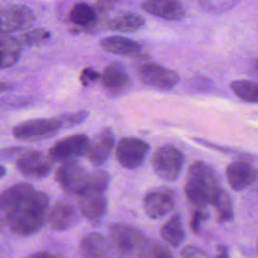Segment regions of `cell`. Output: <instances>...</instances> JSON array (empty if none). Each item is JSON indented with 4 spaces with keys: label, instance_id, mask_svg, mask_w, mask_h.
<instances>
[{
    "label": "cell",
    "instance_id": "1",
    "mask_svg": "<svg viewBox=\"0 0 258 258\" xmlns=\"http://www.w3.org/2000/svg\"><path fill=\"white\" fill-rule=\"evenodd\" d=\"M49 199L27 182H18L0 192V220L20 237L37 233L46 220Z\"/></svg>",
    "mask_w": 258,
    "mask_h": 258
},
{
    "label": "cell",
    "instance_id": "2",
    "mask_svg": "<svg viewBox=\"0 0 258 258\" xmlns=\"http://www.w3.org/2000/svg\"><path fill=\"white\" fill-rule=\"evenodd\" d=\"M221 189L219 175L210 164L198 160L189 166L183 191L192 206L203 209L212 205Z\"/></svg>",
    "mask_w": 258,
    "mask_h": 258
},
{
    "label": "cell",
    "instance_id": "3",
    "mask_svg": "<svg viewBox=\"0 0 258 258\" xmlns=\"http://www.w3.org/2000/svg\"><path fill=\"white\" fill-rule=\"evenodd\" d=\"M147 240L144 233L132 225L115 223L109 228V243L118 258H139Z\"/></svg>",
    "mask_w": 258,
    "mask_h": 258
},
{
    "label": "cell",
    "instance_id": "4",
    "mask_svg": "<svg viewBox=\"0 0 258 258\" xmlns=\"http://www.w3.org/2000/svg\"><path fill=\"white\" fill-rule=\"evenodd\" d=\"M55 181L69 196H79L90 185L91 171H87L76 160L62 162L54 174Z\"/></svg>",
    "mask_w": 258,
    "mask_h": 258
},
{
    "label": "cell",
    "instance_id": "5",
    "mask_svg": "<svg viewBox=\"0 0 258 258\" xmlns=\"http://www.w3.org/2000/svg\"><path fill=\"white\" fill-rule=\"evenodd\" d=\"M151 163L158 177L165 181H173L182 170L184 155L175 146L166 144L155 150Z\"/></svg>",
    "mask_w": 258,
    "mask_h": 258
},
{
    "label": "cell",
    "instance_id": "6",
    "mask_svg": "<svg viewBox=\"0 0 258 258\" xmlns=\"http://www.w3.org/2000/svg\"><path fill=\"white\" fill-rule=\"evenodd\" d=\"M91 146V139L85 134H75L55 142L48 150V157L52 162H66L87 155Z\"/></svg>",
    "mask_w": 258,
    "mask_h": 258
},
{
    "label": "cell",
    "instance_id": "7",
    "mask_svg": "<svg viewBox=\"0 0 258 258\" xmlns=\"http://www.w3.org/2000/svg\"><path fill=\"white\" fill-rule=\"evenodd\" d=\"M62 127L58 118H38L23 121L13 128V135L19 140H38L53 136Z\"/></svg>",
    "mask_w": 258,
    "mask_h": 258
},
{
    "label": "cell",
    "instance_id": "8",
    "mask_svg": "<svg viewBox=\"0 0 258 258\" xmlns=\"http://www.w3.org/2000/svg\"><path fill=\"white\" fill-rule=\"evenodd\" d=\"M148 151L149 145L145 141L134 137H124L117 143L115 153L118 162L123 167L135 169L142 165Z\"/></svg>",
    "mask_w": 258,
    "mask_h": 258
},
{
    "label": "cell",
    "instance_id": "9",
    "mask_svg": "<svg viewBox=\"0 0 258 258\" xmlns=\"http://www.w3.org/2000/svg\"><path fill=\"white\" fill-rule=\"evenodd\" d=\"M137 72L144 84L158 90H170L179 81L176 72L155 62H144L138 67Z\"/></svg>",
    "mask_w": 258,
    "mask_h": 258
},
{
    "label": "cell",
    "instance_id": "10",
    "mask_svg": "<svg viewBox=\"0 0 258 258\" xmlns=\"http://www.w3.org/2000/svg\"><path fill=\"white\" fill-rule=\"evenodd\" d=\"M16 166L27 177L43 178L50 173L53 162L40 151L23 150L16 157Z\"/></svg>",
    "mask_w": 258,
    "mask_h": 258
},
{
    "label": "cell",
    "instance_id": "11",
    "mask_svg": "<svg viewBox=\"0 0 258 258\" xmlns=\"http://www.w3.org/2000/svg\"><path fill=\"white\" fill-rule=\"evenodd\" d=\"M77 208L81 216L92 223H99L107 213L108 202L105 191L87 189L77 196Z\"/></svg>",
    "mask_w": 258,
    "mask_h": 258
},
{
    "label": "cell",
    "instance_id": "12",
    "mask_svg": "<svg viewBox=\"0 0 258 258\" xmlns=\"http://www.w3.org/2000/svg\"><path fill=\"white\" fill-rule=\"evenodd\" d=\"M33 22V12L24 5H10L0 9V32L9 34L28 29Z\"/></svg>",
    "mask_w": 258,
    "mask_h": 258
},
{
    "label": "cell",
    "instance_id": "13",
    "mask_svg": "<svg viewBox=\"0 0 258 258\" xmlns=\"http://www.w3.org/2000/svg\"><path fill=\"white\" fill-rule=\"evenodd\" d=\"M175 205V191L161 187L147 192L143 199V207L146 215L153 220L166 216Z\"/></svg>",
    "mask_w": 258,
    "mask_h": 258
},
{
    "label": "cell",
    "instance_id": "14",
    "mask_svg": "<svg viewBox=\"0 0 258 258\" xmlns=\"http://www.w3.org/2000/svg\"><path fill=\"white\" fill-rule=\"evenodd\" d=\"M226 176L230 187L240 191L256 181L257 170L248 160H237L227 166Z\"/></svg>",
    "mask_w": 258,
    "mask_h": 258
},
{
    "label": "cell",
    "instance_id": "15",
    "mask_svg": "<svg viewBox=\"0 0 258 258\" xmlns=\"http://www.w3.org/2000/svg\"><path fill=\"white\" fill-rule=\"evenodd\" d=\"M46 220L51 229L55 231H66L78 225L80 219L75 207L63 201L53 204L47 212Z\"/></svg>",
    "mask_w": 258,
    "mask_h": 258
},
{
    "label": "cell",
    "instance_id": "16",
    "mask_svg": "<svg viewBox=\"0 0 258 258\" xmlns=\"http://www.w3.org/2000/svg\"><path fill=\"white\" fill-rule=\"evenodd\" d=\"M141 7L147 13L169 21H179L185 16L180 0H146Z\"/></svg>",
    "mask_w": 258,
    "mask_h": 258
},
{
    "label": "cell",
    "instance_id": "17",
    "mask_svg": "<svg viewBox=\"0 0 258 258\" xmlns=\"http://www.w3.org/2000/svg\"><path fill=\"white\" fill-rule=\"evenodd\" d=\"M103 88L112 96L123 93L130 85L129 75L123 64L113 62L107 66L100 76Z\"/></svg>",
    "mask_w": 258,
    "mask_h": 258
},
{
    "label": "cell",
    "instance_id": "18",
    "mask_svg": "<svg viewBox=\"0 0 258 258\" xmlns=\"http://www.w3.org/2000/svg\"><path fill=\"white\" fill-rule=\"evenodd\" d=\"M114 143L113 131L110 128H105L97 134L93 141L91 140V146L86 156L93 165L100 166L110 157Z\"/></svg>",
    "mask_w": 258,
    "mask_h": 258
},
{
    "label": "cell",
    "instance_id": "19",
    "mask_svg": "<svg viewBox=\"0 0 258 258\" xmlns=\"http://www.w3.org/2000/svg\"><path fill=\"white\" fill-rule=\"evenodd\" d=\"M80 251L84 258H113L109 240L99 233H89L80 241Z\"/></svg>",
    "mask_w": 258,
    "mask_h": 258
},
{
    "label": "cell",
    "instance_id": "20",
    "mask_svg": "<svg viewBox=\"0 0 258 258\" xmlns=\"http://www.w3.org/2000/svg\"><path fill=\"white\" fill-rule=\"evenodd\" d=\"M100 45L106 51L125 56H137L142 46L139 42L124 36H108L100 41Z\"/></svg>",
    "mask_w": 258,
    "mask_h": 258
},
{
    "label": "cell",
    "instance_id": "21",
    "mask_svg": "<svg viewBox=\"0 0 258 258\" xmlns=\"http://www.w3.org/2000/svg\"><path fill=\"white\" fill-rule=\"evenodd\" d=\"M160 236L173 248H177L181 245L185 238V232L179 214H174L162 225Z\"/></svg>",
    "mask_w": 258,
    "mask_h": 258
},
{
    "label": "cell",
    "instance_id": "22",
    "mask_svg": "<svg viewBox=\"0 0 258 258\" xmlns=\"http://www.w3.org/2000/svg\"><path fill=\"white\" fill-rule=\"evenodd\" d=\"M21 45L17 38L0 32V69H6L16 62L20 55Z\"/></svg>",
    "mask_w": 258,
    "mask_h": 258
},
{
    "label": "cell",
    "instance_id": "23",
    "mask_svg": "<svg viewBox=\"0 0 258 258\" xmlns=\"http://www.w3.org/2000/svg\"><path fill=\"white\" fill-rule=\"evenodd\" d=\"M70 20L77 26L95 27L97 23V11L86 2L74 4L69 15Z\"/></svg>",
    "mask_w": 258,
    "mask_h": 258
},
{
    "label": "cell",
    "instance_id": "24",
    "mask_svg": "<svg viewBox=\"0 0 258 258\" xmlns=\"http://www.w3.org/2000/svg\"><path fill=\"white\" fill-rule=\"evenodd\" d=\"M144 25V19L137 13L125 12L108 21L107 27L121 32H134Z\"/></svg>",
    "mask_w": 258,
    "mask_h": 258
},
{
    "label": "cell",
    "instance_id": "25",
    "mask_svg": "<svg viewBox=\"0 0 258 258\" xmlns=\"http://www.w3.org/2000/svg\"><path fill=\"white\" fill-rule=\"evenodd\" d=\"M230 87L239 99L250 103H256L258 101V85L256 82L238 80L232 82Z\"/></svg>",
    "mask_w": 258,
    "mask_h": 258
},
{
    "label": "cell",
    "instance_id": "26",
    "mask_svg": "<svg viewBox=\"0 0 258 258\" xmlns=\"http://www.w3.org/2000/svg\"><path fill=\"white\" fill-rule=\"evenodd\" d=\"M212 206L216 209L218 214V221L220 223L231 222L234 218L233 204L230 195L223 188L220 190Z\"/></svg>",
    "mask_w": 258,
    "mask_h": 258
},
{
    "label": "cell",
    "instance_id": "27",
    "mask_svg": "<svg viewBox=\"0 0 258 258\" xmlns=\"http://www.w3.org/2000/svg\"><path fill=\"white\" fill-rule=\"evenodd\" d=\"M139 258H173L171 251L155 240H147Z\"/></svg>",
    "mask_w": 258,
    "mask_h": 258
},
{
    "label": "cell",
    "instance_id": "28",
    "mask_svg": "<svg viewBox=\"0 0 258 258\" xmlns=\"http://www.w3.org/2000/svg\"><path fill=\"white\" fill-rule=\"evenodd\" d=\"M240 0H199L201 9L211 14H221L231 10Z\"/></svg>",
    "mask_w": 258,
    "mask_h": 258
},
{
    "label": "cell",
    "instance_id": "29",
    "mask_svg": "<svg viewBox=\"0 0 258 258\" xmlns=\"http://www.w3.org/2000/svg\"><path fill=\"white\" fill-rule=\"evenodd\" d=\"M50 36V32L44 28H34L22 33L19 38H17L20 45H37L44 42Z\"/></svg>",
    "mask_w": 258,
    "mask_h": 258
},
{
    "label": "cell",
    "instance_id": "30",
    "mask_svg": "<svg viewBox=\"0 0 258 258\" xmlns=\"http://www.w3.org/2000/svg\"><path fill=\"white\" fill-rule=\"evenodd\" d=\"M210 215L208 212H206L203 209L197 208L195 210H191L190 213V219H189V228L192 233L196 235L200 234L201 227L205 221L209 219Z\"/></svg>",
    "mask_w": 258,
    "mask_h": 258
},
{
    "label": "cell",
    "instance_id": "31",
    "mask_svg": "<svg viewBox=\"0 0 258 258\" xmlns=\"http://www.w3.org/2000/svg\"><path fill=\"white\" fill-rule=\"evenodd\" d=\"M88 115H89L88 111L81 110V111H78L76 113L67 114V115H64V116H62L61 118H58V119L61 121L62 126L64 124H68V125H71V126H75V125H78V124L84 122L87 119Z\"/></svg>",
    "mask_w": 258,
    "mask_h": 258
},
{
    "label": "cell",
    "instance_id": "32",
    "mask_svg": "<svg viewBox=\"0 0 258 258\" xmlns=\"http://www.w3.org/2000/svg\"><path fill=\"white\" fill-rule=\"evenodd\" d=\"M181 258H209L208 254L201 248L194 245H185L180 250Z\"/></svg>",
    "mask_w": 258,
    "mask_h": 258
},
{
    "label": "cell",
    "instance_id": "33",
    "mask_svg": "<svg viewBox=\"0 0 258 258\" xmlns=\"http://www.w3.org/2000/svg\"><path fill=\"white\" fill-rule=\"evenodd\" d=\"M100 74L95 71L94 69L92 68H86L83 70L82 74H81V77H80V80L83 84V86H88L90 84H93L95 83L97 80L100 79Z\"/></svg>",
    "mask_w": 258,
    "mask_h": 258
},
{
    "label": "cell",
    "instance_id": "34",
    "mask_svg": "<svg viewBox=\"0 0 258 258\" xmlns=\"http://www.w3.org/2000/svg\"><path fill=\"white\" fill-rule=\"evenodd\" d=\"M22 151H23V148H21V147H12V148L2 149V150H0V159L17 157Z\"/></svg>",
    "mask_w": 258,
    "mask_h": 258
},
{
    "label": "cell",
    "instance_id": "35",
    "mask_svg": "<svg viewBox=\"0 0 258 258\" xmlns=\"http://www.w3.org/2000/svg\"><path fill=\"white\" fill-rule=\"evenodd\" d=\"M115 2H116V0H99V2L97 4V10L100 12H103V11L106 12L113 8Z\"/></svg>",
    "mask_w": 258,
    "mask_h": 258
},
{
    "label": "cell",
    "instance_id": "36",
    "mask_svg": "<svg viewBox=\"0 0 258 258\" xmlns=\"http://www.w3.org/2000/svg\"><path fill=\"white\" fill-rule=\"evenodd\" d=\"M26 258H55V256H53L51 253L46 251H37L30 254Z\"/></svg>",
    "mask_w": 258,
    "mask_h": 258
},
{
    "label": "cell",
    "instance_id": "37",
    "mask_svg": "<svg viewBox=\"0 0 258 258\" xmlns=\"http://www.w3.org/2000/svg\"><path fill=\"white\" fill-rule=\"evenodd\" d=\"M217 249H218L219 253L215 258H229V250L225 245L219 244L217 246Z\"/></svg>",
    "mask_w": 258,
    "mask_h": 258
},
{
    "label": "cell",
    "instance_id": "38",
    "mask_svg": "<svg viewBox=\"0 0 258 258\" xmlns=\"http://www.w3.org/2000/svg\"><path fill=\"white\" fill-rule=\"evenodd\" d=\"M11 88H12V86H11L9 83L0 81V93H1V92L9 91V90H11Z\"/></svg>",
    "mask_w": 258,
    "mask_h": 258
},
{
    "label": "cell",
    "instance_id": "39",
    "mask_svg": "<svg viewBox=\"0 0 258 258\" xmlns=\"http://www.w3.org/2000/svg\"><path fill=\"white\" fill-rule=\"evenodd\" d=\"M5 168L2 166V165H0V178L5 174Z\"/></svg>",
    "mask_w": 258,
    "mask_h": 258
}]
</instances>
